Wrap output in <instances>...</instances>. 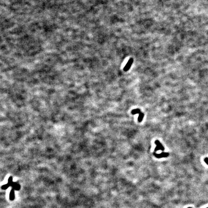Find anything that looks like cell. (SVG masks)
Masks as SVG:
<instances>
[{"instance_id": "cell-1", "label": "cell", "mask_w": 208, "mask_h": 208, "mask_svg": "<svg viewBox=\"0 0 208 208\" xmlns=\"http://www.w3.org/2000/svg\"><path fill=\"white\" fill-rule=\"evenodd\" d=\"M155 144H156V147L155 149V152H157L159 150H161L162 151L164 150V147L163 145L161 144V143L159 140H156L155 142Z\"/></svg>"}, {"instance_id": "cell-2", "label": "cell", "mask_w": 208, "mask_h": 208, "mask_svg": "<svg viewBox=\"0 0 208 208\" xmlns=\"http://www.w3.org/2000/svg\"><path fill=\"white\" fill-rule=\"evenodd\" d=\"M154 155L157 158L160 159V158H166V157H168L169 155V154L168 153H166V152H162L160 154H157V153H156L155 152H154Z\"/></svg>"}, {"instance_id": "cell-3", "label": "cell", "mask_w": 208, "mask_h": 208, "mask_svg": "<svg viewBox=\"0 0 208 208\" xmlns=\"http://www.w3.org/2000/svg\"><path fill=\"white\" fill-rule=\"evenodd\" d=\"M133 63V58H130L128 62H127V63L126 64L125 67L123 69V70L124 71H127L129 70V69H130V68L131 67L132 64Z\"/></svg>"}, {"instance_id": "cell-4", "label": "cell", "mask_w": 208, "mask_h": 208, "mask_svg": "<svg viewBox=\"0 0 208 208\" xmlns=\"http://www.w3.org/2000/svg\"><path fill=\"white\" fill-rule=\"evenodd\" d=\"M131 113H132V114L133 115H135V114H139L140 113H141V110L140 109H137L133 110L132 111Z\"/></svg>"}, {"instance_id": "cell-5", "label": "cell", "mask_w": 208, "mask_h": 208, "mask_svg": "<svg viewBox=\"0 0 208 208\" xmlns=\"http://www.w3.org/2000/svg\"><path fill=\"white\" fill-rule=\"evenodd\" d=\"M144 117V114L143 113H142V112L140 113L139 114V117L138 118V122H142V121H143V119Z\"/></svg>"}, {"instance_id": "cell-6", "label": "cell", "mask_w": 208, "mask_h": 208, "mask_svg": "<svg viewBox=\"0 0 208 208\" xmlns=\"http://www.w3.org/2000/svg\"><path fill=\"white\" fill-rule=\"evenodd\" d=\"M204 162L208 165V158H205L204 159Z\"/></svg>"}, {"instance_id": "cell-7", "label": "cell", "mask_w": 208, "mask_h": 208, "mask_svg": "<svg viewBox=\"0 0 208 208\" xmlns=\"http://www.w3.org/2000/svg\"><path fill=\"white\" fill-rule=\"evenodd\" d=\"M191 208V207H188V208Z\"/></svg>"}, {"instance_id": "cell-8", "label": "cell", "mask_w": 208, "mask_h": 208, "mask_svg": "<svg viewBox=\"0 0 208 208\" xmlns=\"http://www.w3.org/2000/svg\"><path fill=\"white\" fill-rule=\"evenodd\" d=\"M208 208V207H207V208Z\"/></svg>"}]
</instances>
